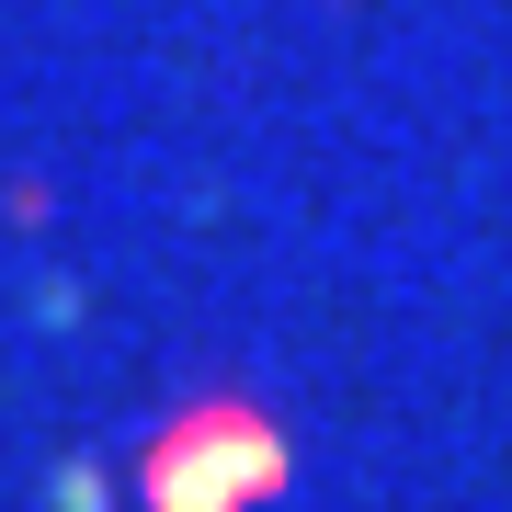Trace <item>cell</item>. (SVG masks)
<instances>
[{
	"mask_svg": "<svg viewBox=\"0 0 512 512\" xmlns=\"http://www.w3.org/2000/svg\"><path fill=\"white\" fill-rule=\"evenodd\" d=\"M274 490V433L251 410H194L183 433L148 456V501L160 512H239Z\"/></svg>",
	"mask_w": 512,
	"mask_h": 512,
	"instance_id": "1",
	"label": "cell"
}]
</instances>
